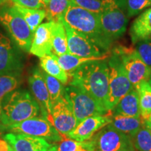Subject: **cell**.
I'll use <instances>...</instances> for the list:
<instances>
[{
  "label": "cell",
  "mask_w": 151,
  "mask_h": 151,
  "mask_svg": "<svg viewBox=\"0 0 151 151\" xmlns=\"http://www.w3.org/2000/svg\"><path fill=\"white\" fill-rule=\"evenodd\" d=\"M108 59L88 62L69 74V86L80 88L107 109L109 69Z\"/></svg>",
  "instance_id": "obj_1"
},
{
  "label": "cell",
  "mask_w": 151,
  "mask_h": 151,
  "mask_svg": "<svg viewBox=\"0 0 151 151\" xmlns=\"http://www.w3.org/2000/svg\"><path fill=\"white\" fill-rule=\"evenodd\" d=\"M59 22L88 37L108 52L111 43L106 39L101 30L99 14L71 3Z\"/></svg>",
  "instance_id": "obj_2"
},
{
  "label": "cell",
  "mask_w": 151,
  "mask_h": 151,
  "mask_svg": "<svg viewBox=\"0 0 151 151\" xmlns=\"http://www.w3.org/2000/svg\"><path fill=\"white\" fill-rule=\"evenodd\" d=\"M40 106L27 91H14L4 99L0 110V122L3 126L19 123L38 117Z\"/></svg>",
  "instance_id": "obj_3"
},
{
  "label": "cell",
  "mask_w": 151,
  "mask_h": 151,
  "mask_svg": "<svg viewBox=\"0 0 151 151\" xmlns=\"http://www.w3.org/2000/svg\"><path fill=\"white\" fill-rule=\"evenodd\" d=\"M0 24L20 50L29 52L34 33L14 5L0 8Z\"/></svg>",
  "instance_id": "obj_4"
},
{
  "label": "cell",
  "mask_w": 151,
  "mask_h": 151,
  "mask_svg": "<svg viewBox=\"0 0 151 151\" xmlns=\"http://www.w3.org/2000/svg\"><path fill=\"white\" fill-rule=\"evenodd\" d=\"M107 61L109 78L106 106L110 111L122 97L133 89L134 86L128 78L121 60L116 52L113 51Z\"/></svg>",
  "instance_id": "obj_5"
},
{
  "label": "cell",
  "mask_w": 151,
  "mask_h": 151,
  "mask_svg": "<svg viewBox=\"0 0 151 151\" xmlns=\"http://www.w3.org/2000/svg\"><path fill=\"white\" fill-rule=\"evenodd\" d=\"M1 128L14 133L42 138L50 142H60L65 137L48 119L43 116L35 117L11 125H2Z\"/></svg>",
  "instance_id": "obj_6"
},
{
  "label": "cell",
  "mask_w": 151,
  "mask_h": 151,
  "mask_svg": "<svg viewBox=\"0 0 151 151\" xmlns=\"http://www.w3.org/2000/svg\"><path fill=\"white\" fill-rule=\"evenodd\" d=\"M101 27L109 42L124 35L127 26V17L116 0H109L102 12L99 14Z\"/></svg>",
  "instance_id": "obj_7"
},
{
  "label": "cell",
  "mask_w": 151,
  "mask_h": 151,
  "mask_svg": "<svg viewBox=\"0 0 151 151\" xmlns=\"http://www.w3.org/2000/svg\"><path fill=\"white\" fill-rule=\"evenodd\" d=\"M65 94L72 106L78 124L88 117L109 113L90 94L77 87L69 86L65 88Z\"/></svg>",
  "instance_id": "obj_8"
},
{
  "label": "cell",
  "mask_w": 151,
  "mask_h": 151,
  "mask_svg": "<svg viewBox=\"0 0 151 151\" xmlns=\"http://www.w3.org/2000/svg\"><path fill=\"white\" fill-rule=\"evenodd\" d=\"M120 57L127 76L134 88L143 81H148L151 68L143 61L135 48L120 46L113 50Z\"/></svg>",
  "instance_id": "obj_9"
},
{
  "label": "cell",
  "mask_w": 151,
  "mask_h": 151,
  "mask_svg": "<svg viewBox=\"0 0 151 151\" xmlns=\"http://www.w3.org/2000/svg\"><path fill=\"white\" fill-rule=\"evenodd\" d=\"M94 151H121L133 146L129 136L107 124L90 139Z\"/></svg>",
  "instance_id": "obj_10"
},
{
  "label": "cell",
  "mask_w": 151,
  "mask_h": 151,
  "mask_svg": "<svg viewBox=\"0 0 151 151\" xmlns=\"http://www.w3.org/2000/svg\"><path fill=\"white\" fill-rule=\"evenodd\" d=\"M65 28L67 37V43L70 54L76 56L100 57L108 53L95 41L87 36L76 32L67 24L62 23Z\"/></svg>",
  "instance_id": "obj_11"
},
{
  "label": "cell",
  "mask_w": 151,
  "mask_h": 151,
  "mask_svg": "<svg viewBox=\"0 0 151 151\" xmlns=\"http://www.w3.org/2000/svg\"><path fill=\"white\" fill-rule=\"evenodd\" d=\"M48 120L65 137L78 124L72 106L66 96L65 92L63 97L52 105L51 116Z\"/></svg>",
  "instance_id": "obj_12"
},
{
  "label": "cell",
  "mask_w": 151,
  "mask_h": 151,
  "mask_svg": "<svg viewBox=\"0 0 151 151\" xmlns=\"http://www.w3.org/2000/svg\"><path fill=\"white\" fill-rule=\"evenodd\" d=\"M22 68L21 56L14 48L11 39L0 31V75L19 76Z\"/></svg>",
  "instance_id": "obj_13"
},
{
  "label": "cell",
  "mask_w": 151,
  "mask_h": 151,
  "mask_svg": "<svg viewBox=\"0 0 151 151\" xmlns=\"http://www.w3.org/2000/svg\"><path fill=\"white\" fill-rule=\"evenodd\" d=\"M110 122V115H108V113L88 117L79 122L67 137L78 141L90 140L95 134L109 124Z\"/></svg>",
  "instance_id": "obj_14"
},
{
  "label": "cell",
  "mask_w": 151,
  "mask_h": 151,
  "mask_svg": "<svg viewBox=\"0 0 151 151\" xmlns=\"http://www.w3.org/2000/svg\"><path fill=\"white\" fill-rule=\"evenodd\" d=\"M29 84L34 97L40 106L42 116L49 120L51 116L52 103L43 71L38 68L35 69L29 77Z\"/></svg>",
  "instance_id": "obj_15"
},
{
  "label": "cell",
  "mask_w": 151,
  "mask_h": 151,
  "mask_svg": "<svg viewBox=\"0 0 151 151\" xmlns=\"http://www.w3.org/2000/svg\"><path fill=\"white\" fill-rule=\"evenodd\" d=\"M15 151H48L52 145L42 138L9 132L4 136Z\"/></svg>",
  "instance_id": "obj_16"
},
{
  "label": "cell",
  "mask_w": 151,
  "mask_h": 151,
  "mask_svg": "<svg viewBox=\"0 0 151 151\" xmlns=\"http://www.w3.org/2000/svg\"><path fill=\"white\" fill-rule=\"evenodd\" d=\"M54 22L41 24L36 29L29 52L39 58L52 52V26Z\"/></svg>",
  "instance_id": "obj_17"
},
{
  "label": "cell",
  "mask_w": 151,
  "mask_h": 151,
  "mask_svg": "<svg viewBox=\"0 0 151 151\" xmlns=\"http://www.w3.org/2000/svg\"><path fill=\"white\" fill-rule=\"evenodd\" d=\"M129 35L133 44L151 39V7L135 19L130 27Z\"/></svg>",
  "instance_id": "obj_18"
},
{
  "label": "cell",
  "mask_w": 151,
  "mask_h": 151,
  "mask_svg": "<svg viewBox=\"0 0 151 151\" xmlns=\"http://www.w3.org/2000/svg\"><path fill=\"white\" fill-rule=\"evenodd\" d=\"M110 118L111 122L109 124L116 129L129 136L130 138L139 131L145 122L142 117L137 118L120 114H112L111 113Z\"/></svg>",
  "instance_id": "obj_19"
},
{
  "label": "cell",
  "mask_w": 151,
  "mask_h": 151,
  "mask_svg": "<svg viewBox=\"0 0 151 151\" xmlns=\"http://www.w3.org/2000/svg\"><path fill=\"white\" fill-rule=\"evenodd\" d=\"M112 114H120L130 117H141L139 94L134 88L128 92L110 111Z\"/></svg>",
  "instance_id": "obj_20"
},
{
  "label": "cell",
  "mask_w": 151,
  "mask_h": 151,
  "mask_svg": "<svg viewBox=\"0 0 151 151\" xmlns=\"http://www.w3.org/2000/svg\"><path fill=\"white\" fill-rule=\"evenodd\" d=\"M55 55V54H54ZM55 56L58 63L61 66L62 69L67 72L68 74H70L73 71L76 70L77 68L81 67V65L84 64L88 63V62L92 61H97V60H104L109 59L111 55L106 53L100 57H89V58H86V57L76 56L74 55L67 53L62 55H56Z\"/></svg>",
  "instance_id": "obj_21"
},
{
  "label": "cell",
  "mask_w": 151,
  "mask_h": 151,
  "mask_svg": "<svg viewBox=\"0 0 151 151\" xmlns=\"http://www.w3.org/2000/svg\"><path fill=\"white\" fill-rule=\"evenodd\" d=\"M40 66L45 73L59 80L63 85L69 83V74L58 63L53 52L40 58Z\"/></svg>",
  "instance_id": "obj_22"
},
{
  "label": "cell",
  "mask_w": 151,
  "mask_h": 151,
  "mask_svg": "<svg viewBox=\"0 0 151 151\" xmlns=\"http://www.w3.org/2000/svg\"><path fill=\"white\" fill-rule=\"evenodd\" d=\"M52 52L58 56L69 53L67 33L60 22H54L52 26Z\"/></svg>",
  "instance_id": "obj_23"
},
{
  "label": "cell",
  "mask_w": 151,
  "mask_h": 151,
  "mask_svg": "<svg viewBox=\"0 0 151 151\" xmlns=\"http://www.w3.org/2000/svg\"><path fill=\"white\" fill-rule=\"evenodd\" d=\"M134 88L139 94L141 117L146 120L151 114V86L148 81H143Z\"/></svg>",
  "instance_id": "obj_24"
},
{
  "label": "cell",
  "mask_w": 151,
  "mask_h": 151,
  "mask_svg": "<svg viewBox=\"0 0 151 151\" xmlns=\"http://www.w3.org/2000/svg\"><path fill=\"white\" fill-rule=\"evenodd\" d=\"M18 12L21 14L31 29L35 34L36 29L41 24L43 19L46 18V11L44 9H33L14 6Z\"/></svg>",
  "instance_id": "obj_25"
},
{
  "label": "cell",
  "mask_w": 151,
  "mask_h": 151,
  "mask_svg": "<svg viewBox=\"0 0 151 151\" xmlns=\"http://www.w3.org/2000/svg\"><path fill=\"white\" fill-rule=\"evenodd\" d=\"M128 18L133 17L151 7V0H116Z\"/></svg>",
  "instance_id": "obj_26"
},
{
  "label": "cell",
  "mask_w": 151,
  "mask_h": 151,
  "mask_svg": "<svg viewBox=\"0 0 151 151\" xmlns=\"http://www.w3.org/2000/svg\"><path fill=\"white\" fill-rule=\"evenodd\" d=\"M70 4L69 0H50L46 7L48 22H59Z\"/></svg>",
  "instance_id": "obj_27"
},
{
  "label": "cell",
  "mask_w": 151,
  "mask_h": 151,
  "mask_svg": "<svg viewBox=\"0 0 151 151\" xmlns=\"http://www.w3.org/2000/svg\"><path fill=\"white\" fill-rule=\"evenodd\" d=\"M43 76L46 81L47 88L50 94V99L52 105L60 98L63 97L65 94V88L59 80L48 75L44 71H43Z\"/></svg>",
  "instance_id": "obj_28"
},
{
  "label": "cell",
  "mask_w": 151,
  "mask_h": 151,
  "mask_svg": "<svg viewBox=\"0 0 151 151\" xmlns=\"http://www.w3.org/2000/svg\"><path fill=\"white\" fill-rule=\"evenodd\" d=\"M131 139L138 151H151V133L145 123Z\"/></svg>",
  "instance_id": "obj_29"
},
{
  "label": "cell",
  "mask_w": 151,
  "mask_h": 151,
  "mask_svg": "<svg viewBox=\"0 0 151 151\" xmlns=\"http://www.w3.org/2000/svg\"><path fill=\"white\" fill-rule=\"evenodd\" d=\"M58 151H94L93 143L90 141H78L65 137L57 146Z\"/></svg>",
  "instance_id": "obj_30"
},
{
  "label": "cell",
  "mask_w": 151,
  "mask_h": 151,
  "mask_svg": "<svg viewBox=\"0 0 151 151\" xmlns=\"http://www.w3.org/2000/svg\"><path fill=\"white\" fill-rule=\"evenodd\" d=\"M19 86V81L17 76L10 74L0 75V110L5 97Z\"/></svg>",
  "instance_id": "obj_31"
},
{
  "label": "cell",
  "mask_w": 151,
  "mask_h": 151,
  "mask_svg": "<svg viewBox=\"0 0 151 151\" xmlns=\"http://www.w3.org/2000/svg\"><path fill=\"white\" fill-rule=\"evenodd\" d=\"M69 1L71 4L77 6L99 14L105 9L109 0H69Z\"/></svg>",
  "instance_id": "obj_32"
},
{
  "label": "cell",
  "mask_w": 151,
  "mask_h": 151,
  "mask_svg": "<svg viewBox=\"0 0 151 151\" xmlns=\"http://www.w3.org/2000/svg\"><path fill=\"white\" fill-rule=\"evenodd\" d=\"M135 49L143 61L151 68V39L136 43Z\"/></svg>",
  "instance_id": "obj_33"
},
{
  "label": "cell",
  "mask_w": 151,
  "mask_h": 151,
  "mask_svg": "<svg viewBox=\"0 0 151 151\" xmlns=\"http://www.w3.org/2000/svg\"><path fill=\"white\" fill-rule=\"evenodd\" d=\"M14 6L33 9H46V6L43 0H11Z\"/></svg>",
  "instance_id": "obj_34"
},
{
  "label": "cell",
  "mask_w": 151,
  "mask_h": 151,
  "mask_svg": "<svg viewBox=\"0 0 151 151\" xmlns=\"http://www.w3.org/2000/svg\"><path fill=\"white\" fill-rule=\"evenodd\" d=\"M10 145L4 139L0 138V151H9Z\"/></svg>",
  "instance_id": "obj_35"
},
{
  "label": "cell",
  "mask_w": 151,
  "mask_h": 151,
  "mask_svg": "<svg viewBox=\"0 0 151 151\" xmlns=\"http://www.w3.org/2000/svg\"><path fill=\"white\" fill-rule=\"evenodd\" d=\"M144 123H145V125H146V127H148V129L150 130V132L151 133V122L147 121V120H145Z\"/></svg>",
  "instance_id": "obj_36"
},
{
  "label": "cell",
  "mask_w": 151,
  "mask_h": 151,
  "mask_svg": "<svg viewBox=\"0 0 151 151\" xmlns=\"http://www.w3.org/2000/svg\"><path fill=\"white\" fill-rule=\"evenodd\" d=\"M121 151H135L134 150V146H129L127 148L124 149V150H122Z\"/></svg>",
  "instance_id": "obj_37"
},
{
  "label": "cell",
  "mask_w": 151,
  "mask_h": 151,
  "mask_svg": "<svg viewBox=\"0 0 151 151\" xmlns=\"http://www.w3.org/2000/svg\"><path fill=\"white\" fill-rule=\"evenodd\" d=\"M48 151H58V149H57V146H52L50 148L48 149Z\"/></svg>",
  "instance_id": "obj_38"
},
{
  "label": "cell",
  "mask_w": 151,
  "mask_h": 151,
  "mask_svg": "<svg viewBox=\"0 0 151 151\" xmlns=\"http://www.w3.org/2000/svg\"><path fill=\"white\" fill-rule=\"evenodd\" d=\"M7 1H9V0H0V6L4 4Z\"/></svg>",
  "instance_id": "obj_39"
},
{
  "label": "cell",
  "mask_w": 151,
  "mask_h": 151,
  "mask_svg": "<svg viewBox=\"0 0 151 151\" xmlns=\"http://www.w3.org/2000/svg\"><path fill=\"white\" fill-rule=\"evenodd\" d=\"M50 1V0H43V2H44L45 4H46V6L49 3V1Z\"/></svg>",
  "instance_id": "obj_40"
},
{
  "label": "cell",
  "mask_w": 151,
  "mask_h": 151,
  "mask_svg": "<svg viewBox=\"0 0 151 151\" xmlns=\"http://www.w3.org/2000/svg\"><path fill=\"white\" fill-rule=\"evenodd\" d=\"M147 121H148V122H151V114L150 115V116H149V117L148 118V119H147Z\"/></svg>",
  "instance_id": "obj_41"
},
{
  "label": "cell",
  "mask_w": 151,
  "mask_h": 151,
  "mask_svg": "<svg viewBox=\"0 0 151 151\" xmlns=\"http://www.w3.org/2000/svg\"><path fill=\"white\" fill-rule=\"evenodd\" d=\"M148 81L149 84H150V86H151V74H150V77H149Z\"/></svg>",
  "instance_id": "obj_42"
},
{
  "label": "cell",
  "mask_w": 151,
  "mask_h": 151,
  "mask_svg": "<svg viewBox=\"0 0 151 151\" xmlns=\"http://www.w3.org/2000/svg\"><path fill=\"white\" fill-rule=\"evenodd\" d=\"M9 151H15V150L14 148H12V147H11V146H10V148H9Z\"/></svg>",
  "instance_id": "obj_43"
},
{
  "label": "cell",
  "mask_w": 151,
  "mask_h": 151,
  "mask_svg": "<svg viewBox=\"0 0 151 151\" xmlns=\"http://www.w3.org/2000/svg\"><path fill=\"white\" fill-rule=\"evenodd\" d=\"M1 132H0V135H1Z\"/></svg>",
  "instance_id": "obj_44"
}]
</instances>
